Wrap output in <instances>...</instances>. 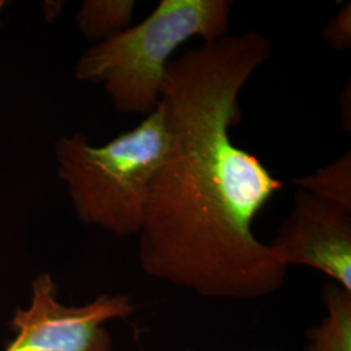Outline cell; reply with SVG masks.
<instances>
[{
	"mask_svg": "<svg viewBox=\"0 0 351 351\" xmlns=\"http://www.w3.org/2000/svg\"><path fill=\"white\" fill-rule=\"evenodd\" d=\"M126 294H103L84 306H65L50 274L32 282V300L13 315L12 342L3 351H112L104 323L134 314Z\"/></svg>",
	"mask_w": 351,
	"mask_h": 351,
	"instance_id": "4",
	"label": "cell"
},
{
	"mask_svg": "<svg viewBox=\"0 0 351 351\" xmlns=\"http://www.w3.org/2000/svg\"><path fill=\"white\" fill-rule=\"evenodd\" d=\"M269 53L268 38L247 32L168 64L167 149L138 233L149 276L213 300H259L282 288L289 267L252 226L284 182L230 134L239 94Z\"/></svg>",
	"mask_w": 351,
	"mask_h": 351,
	"instance_id": "1",
	"label": "cell"
},
{
	"mask_svg": "<svg viewBox=\"0 0 351 351\" xmlns=\"http://www.w3.org/2000/svg\"><path fill=\"white\" fill-rule=\"evenodd\" d=\"M323 38L336 51H345L351 46L350 3L339 10V12L328 20L323 29Z\"/></svg>",
	"mask_w": 351,
	"mask_h": 351,
	"instance_id": "9",
	"label": "cell"
},
{
	"mask_svg": "<svg viewBox=\"0 0 351 351\" xmlns=\"http://www.w3.org/2000/svg\"><path fill=\"white\" fill-rule=\"evenodd\" d=\"M326 317L307 333V351H351V291L330 281L323 288Z\"/></svg>",
	"mask_w": 351,
	"mask_h": 351,
	"instance_id": "6",
	"label": "cell"
},
{
	"mask_svg": "<svg viewBox=\"0 0 351 351\" xmlns=\"http://www.w3.org/2000/svg\"><path fill=\"white\" fill-rule=\"evenodd\" d=\"M185 351H195V350H193V349H186V350Z\"/></svg>",
	"mask_w": 351,
	"mask_h": 351,
	"instance_id": "10",
	"label": "cell"
},
{
	"mask_svg": "<svg viewBox=\"0 0 351 351\" xmlns=\"http://www.w3.org/2000/svg\"><path fill=\"white\" fill-rule=\"evenodd\" d=\"M229 0H160L138 25L95 43L75 65V78L103 85L117 112L149 116L160 103L168 64L191 38L226 37Z\"/></svg>",
	"mask_w": 351,
	"mask_h": 351,
	"instance_id": "2",
	"label": "cell"
},
{
	"mask_svg": "<svg viewBox=\"0 0 351 351\" xmlns=\"http://www.w3.org/2000/svg\"><path fill=\"white\" fill-rule=\"evenodd\" d=\"M134 8V0H86L75 16V24L86 39L101 42L130 26Z\"/></svg>",
	"mask_w": 351,
	"mask_h": 351,
	"instance_id": "7",
	"label": "cell"
},
{
	"mask_svg": "<svg viewBox=\"0 0 351 351\" xmlns=\"http://www.w3.org/2000/svg\"><path fill=\"white\" fill-rule=\"evenodd\" d=\"M271 245L288 267H311L351 291V211L300 189Z\"/></svg>",
	"mask_w": 351,
	"mask_h": 351,
	"instance_id": "5",
	"label": "cell"
},
{
	"mask_svg": "<svg viewBox=\"0 0 351 351\" xmlns=\"http://www.w3.org/2000/svg\"><path fill=\"white\" fill-rule=\"evenodd\" d=\"M165 149L167 128L160 103L138 125L103 146L90 145L81 134L58 139V172L77 216L117 237L138 236Z\"/></svg>",
	"mask_w": 351,
	"mask_h": 351,
	"instance_id": "3",
	"label": "cell"
},
{
	"mask_svg": "<svg viewBox=\"0 0 351 351\" xmlns=\"http://www.w3.org/2000/svg\"><path fill=\"white\" fill-rule=\"evenodd\" d=\"M302 190L336 203L351 211V152H345L337 160L317 169L315 173L293 180Z\"/></svg>",
	"mask_w": 351,
	"mask_h": 351,
	"instance_id": "8",
	"label": "cell"
}]
</instances>
